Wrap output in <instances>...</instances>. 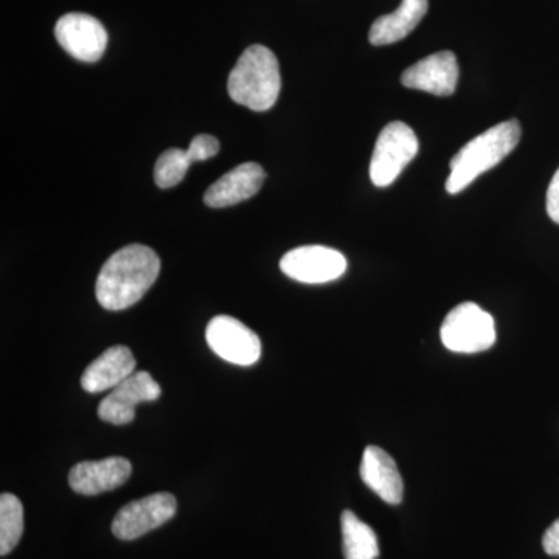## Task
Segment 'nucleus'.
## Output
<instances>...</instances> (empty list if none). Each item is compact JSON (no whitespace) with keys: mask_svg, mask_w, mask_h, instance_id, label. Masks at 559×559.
<instances>
[{"mask_svg":"<svg viewBox=\"0 0 559 559\" xmlns=\"http://www.w3.org/2000/svg\"><path fill=\"white\" fill-rule=\"evenodd\" d=\"M159 272V255L148 246L131 245L117 250L98 274V304L109 311L127 310L148 293Z\"/></svg>","mask_w":559,"mask_h":559,"instance_id":"f257e3e1","label":"nucleus"},{"mask_svg":"<svg viewBox=\"0 0 559 559\" xmlns=\"http://www.w3.org/2000/svg\"><path fill=\"white\" fill-rule=\"evenodd\" d=\"M520 140L521 124L518 120L502 121L471 140L452 157L448 193L457 194L465 190L480 175L506 159Z\"/></svg>","mask_w":559,"mask_h":559,"instance_id":"f03ea898","label":"nucleus"},{"mask_svg":"<svg viewBox=\"0 0 559 559\" xmlns=\"http://www.w3.org/2000/svg\"><path fill=\"white\" fill-rule=\"evenodd\" d=\"M227 91L238 105L257 112L270 110L282 91L277 57L260 44L250 46L231 69Z\"/></svg>","mask_w":559,"mask_h":559,"instance_id":"7ed1b4c3","label":"nucleus"},{"mask_svg":"<svg viewBox=\"0 0 559 559\" xmlns=\"http://www.w3.org/2000/svg\"><path fill=\"white\" fill-rule=\"evenodd\" d=\"M444 347L454 353L485 352L496 344L495 319L476 304H462L447 316L440 330Z\"/></svg>","mask_w":559,"mask_h":559,"instance_id":"20e7f679","label":"nucleus"},{"mask_svg":"<svg viewBox=\"0 0 559 559\" xmlns=\"http://www.w3.org/2000/svg\"><path fill=\"white\" fill-rule=\"evenodd\" d=\"M417 135L403 121H392L381 131L370 164V179L377 187L395 182L401 171L417 156Z\"/></svg>","mask_w":559,"mask_h":559,"instance_id":"39448f33","label":"nucleus"},{"mask_svg":"<svg viewBox=\"0 0 559 559\" xmlns=\"http://www.w3.org/2000/svg\"><path fill=\"white\" fill-rule=\"evenodd\" d=\"M178 502L170 492H156L128 503L116 514L112 533L121 540H134L175 518Z\"/></svg>","mask_w":559,"mask_h":559,"instance_id":"423d86ee","label":"nucleus"},{"mask_svg":"<svg viewBox=\"0 0 559 559\" xmlns=\"http://www.w3.org/2000/svg\"><path fill=\"white\" fill-rule=\"evenodd\" d=\"M205 340L212 352L227 362L242 367L259 362L260 337L238 319L230 316H216L209 322Z\"/></svg>","mask_w":559,"mask_h":559,"instance_id":"0eeeda50","label":"nucleus"},{"mask_svg":"<svg viewBox=\"0 0 559 559\" xmlns=\"http://www.w3.org/2000/svg\"><path fill=\"white\" fill-rule=\"evenodd\" d=\"M280 270L296 282L322 285L341 278L347 271V260L336 249L301 246L280 260Z\"/></svg>","mask_w":559,"mask_h":559,"instance_id":"6e6552de","label":"nucleus"},{"mask_svg":"<svg viewBox=\"0 0 559 559\" xmlns=\"http://www.w3.org/2000/svg\"><path fill=\"white\" fill-rule=\"evenodd\" d=\"M160 395V385L148 371H135L102 401L98 417L109 425H130L134 421L135 407L140 403H151L159 400Z\"/></svg>","mask_w":559,"mask_h":559,"instance_id":"1a4fd4ad","label":"nucleus"},{"mask_svg":"<svg viewBox=\"0 0 559 559\" xmlns=\"http://www.w3.org/2000/svg\"><path fill=\"white\" fill-rule=\"evenodd\" d=\"M55 36L62 49L75 60H100L108 46V32L100 21L84 13H69L57 22Z\"/></svg>","mask_w":559,"mask_h":559,"instance_id":"9d476101","label":"nucleus"},{"mask_svg":"<svg viewBox=\"0 0 559 559\" xmlns=\"http://www.w3.org/2000/svg\"><path fill=\"white\" fill-rule=\"evenodd\" d=\"M401 83L409 90L429 92L437 97H450L457 90V57L452 51L430 55L404 70Z\"/></svg>","mask_w":559,"mask_h":559,"instance_id":"9b49d317","label":"nucleus"},{"mask_svg":"<svg viewBox=\"0 0 559 559\" xmlns=\"http://www.w3.org/2000/svg\"><path fill=\"white\" fill-rule=\"evenodd\" d=\"M132 474L130 460L108 457L76 463L69 473V485L81 496H97L127 484Z\"/></svg>","mask_w":559,"mask_h":559,"instance_id":"f8f14e48","label":"nucleus"},{"mask_svg":"<svg viewBox=\"0 0 559 559\" xmlns=\"http://www.w3.org/2000/svg\"><path fill=\"white\" fill-rule=\"evenodd\" d=\"M263 168L255 162H246L216 180L204 194V202L212 209L230 207L259 193L263 186Z\"/></svg>","mask_w":559,"mask_h":559,"instance_id":"ddd939ff","label":"nucleus"},{"mask_svg":"<svg viewBox=\"0 0 559 559\" xmlns=\"http://www.w3.org/2000/svg\"><path fill=\"white\" fill-rule=\"evenodd\" d=\"M135 359L130 348L124 345L110 347L98 356L81 377V388L90 393L106 392L116 389L135 373Z\"/></svg>","mask_w":559,"mask_h":559,"instance_id":"4468645a","label":"nucleus"},{"mask_svg":"<svg viewBox=\"0 0 559 559\" xmlns=\"http://www.w3.org/2000/svg\"><path fill=\"white\" fill-rule=\"evenodd\" d=\"M360 479L390 506H399L403 500L404 484L399 466L381 448L367 447L364 451Z\"/></svg>","mask_w":559,"mask_h":559,"instance_id":"2eb2a0df","label":"nucleus"},{"mask_svg":"<svg viewBox=\"0 0 559 559\" xmlns=\"http://www.w3.org/2000/svg\"><path fill=\"white\" fill-rule=\"evenodd\" d=\"M428 0H403L392 14L378 17L371 25L369 39L373 46H388L406 38L428 13Z\"/></svg>","mask_w":559,"mask_h":559,"instance_id":"dca6fc26","label":"nucleus"},{"mask_svg":"<svg viewBox=\"0 0 559 559\" xmlns=\"http://www.w3.org/2000/svg\"><path fill=\"white\" fill-rule=\"evenodd\" d=\"M345 559H377L380 544L373 528L359 520L353 511H344L341 518Z\"/></svg>","mask_w":559,"mask_h":559,"instance_id":"f3484780","label":"nucleus"},{"mask_svg":"<svg viewBox=\"0 0 559 559\" xmlns=\"http://www.w3.org/2000/svg\"><path fill=\"white\" fill-rule=\"evenodd\" d=\"M24 533V507L10 492L0 496V555L7 557L20 544Z\"/></svg>","mask_w":559,"mask_h":559,"instance_id":"a211bd4d","label":"nucleus"},{"mask_svg":"<svg viewBox=\"0 0 559 559\" xmlns=\"http://www.w3.org/2000/svg\"><path fill=\"white\" fill-rule=\"evenodd\" d=\"M191 164L193 162L190 160L187 151L179 148L167 150L156 162L154 180H156L160 189H171V187L182 182Z\"/></svg>","mask_w":559,"mask_h":559,"instance_id":"6ab92c4d","label":"nucleus"},{"mask_svg":"<svg viewBox=\"0 0 559 559\" xmlns=\"http://www.w3.org/2000/svg\"><path fill=\"white\" fill-rule=\"evenodd\" d=\"M186 151L191 162L209 160L219 153V142L213 135L200 134L191 140L190 146Z\"/></svg>","mask_w":559,"mask_h":559,"instance_id":"aec40b11","label":"nucleus"},{"mask_svg":"<svg viewBox=\"0 0 559 559\" xmlns=\"http://www.w3.org/2000/svg\"><path fill=\"white\" fill-rule=\"evenodd\" d=\"M547 213L554 223L559 224V168L547 190Z\"/></svg>","mask_w":559,"mask_h":559,"instance_id":"412c9836","label":"nucleus"},{"mask_svg":"<svg viewBox=\"0 0 559 559\" xmlns=\"http://www.w3.org/2000/svg\"><path fill=\"white\" fill-rule=\"evenodd\" d=\"M543 547L550 557H559V520L547 530L543 538Z\"/></svg>","mask_w":559,"mask_h":559,"instance_id":"4be33fe9","label":"nucleus"}]
</instances>
